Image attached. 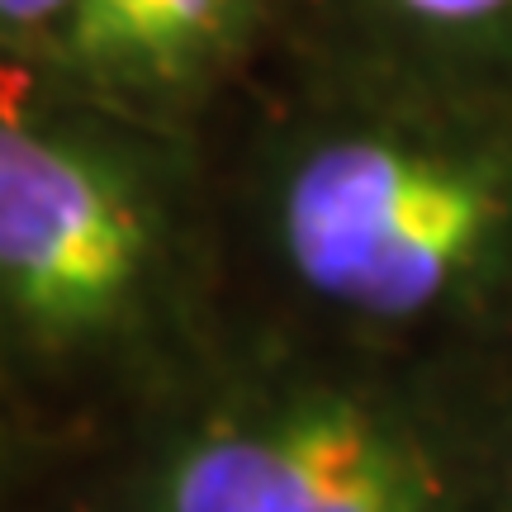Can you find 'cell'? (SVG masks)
<instances>
[{"instance_id":"cell-5","label":"cell","mask_w":512,"mask_h":512,"mask_svg":"<svg viewBox=\"0 0 512 512\" xmlns=\"http://www.w3.org/2000/svg\"><path fill=\"white\" fill-rule=\"evenodd\" d=\"M72 5L76 0H0V67L43 57Z\"/></svg>"},{"instance_id":"cell-1","label":"cell","mask_w":512,"mask_h":512,"mask_svg":"<svg viewBox=\"0 0 512 512\" xmlns=\"http://www.w3.org/2000/svg\"><path fill=\"white\" fill-rule=\"evenodd\" d=\"M275 233L332 309L375 323L451 313L512 256V147L427 119L318 133L280 176Z\"/></svg>"},{"instance_id":"cell-3","label":"cell","mask_w":512,"mask_h":512,"mask_svg":"<svg viewBox=\"0 0 512 512\" xmlns=\"http://www.w3.org/2000/svg\"><path fill=\"white\" fill-rule=\"evenodd\" d=\"M138 512H460V489L399 408L351 389H290L176 441Z\"/></svg>"},{"instance_id":"cell-2","label":"cell","mask_w":512,"mask_h":512,"mask_svg":"<svg viewBox=\"0 0 512 512\" xmlns=\"http://www.w3.org/2000/svg\"><path fill=\"white\" fill-rule=\"evenodd\" d=\"M162 256V209L133 162L0 67V347L34 366L124 347Z\"/></svg>"},{"instance_id":"cell-6","label":"cell","mask_w":512,"mask_h":512,"mask_svg":"<svg viewBox=\"0 0 512 512\" xmlns=\"http://www.w3.org/2000/svg\"><path fill=\"white\" fill-rule=\"evenodd\" d=\"M389 5L427 29H479L512 10V0H389Z\"/></svg>"},{"instance_id":"cell-4","label":"cell","mask_w":512,"mask_h":512,"mask_svg":"<svg viewBox=\"0 0 512 512\" xmlns=\"http://www.w3.org/2000/svg\"><path fill=\"white\" fill-rule=\"evenodd\" d=\"M252 0H76L43 62L95 95H166L200 76Z\"/></svg>"},{"instance_id":"cell-7","label":"cell","mask_w":512,"mask_h":512,"mask_svg":"<svg viewBox=\"0 0 512 512\" xmlns=\"http://www.w3.org/2000/svg\"><path fill=\"white\" fill-rule=\"evenodd\" d=\"M10 460H15V437H10V422L0 418V479L10 470Z\"/></svg>"}]
</instances>
